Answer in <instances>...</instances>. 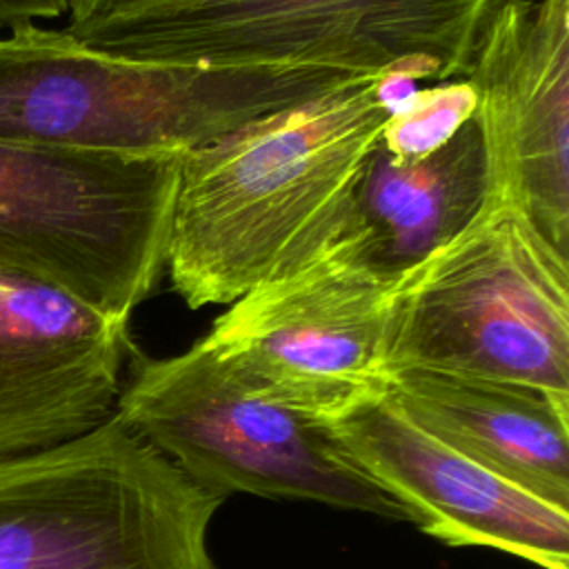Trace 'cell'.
I'll use <instances>...</instances> for the list:
<instances>
[{
  "instance_id": "14",
  "label": "cell",
  "mask_w": 569,
  "mask_h": 569,
  "mask_svg": "<svg viewBox=\"0 0 569 569\" xmlns=\"http://www.w3.org/2000/svg\"><path fill=\"white\" fill-rule=\"evenodd\" d=\"M476 111L467 80H445L416 89L382 124L380 144L398 160H413L445 144Z\"/></svg>"
},
{
  "instance_id": "2",
  "label": "cell",
  "mask_w": 569,
  "mask_h": 569,
  "mask_svg": "<svg viewBox=\"0 0 569 569\" xmlns=\"http://www.w3.org/2000/svg\"><path fill=\"white\" fill-rule=\"evenodd\" d=\"M356 76L367 73L129 60L24 22L0 40V142L187 153Z\"/></svg>"
},
{
  "instance_id": "1",
  "label": "cell",
  "mask_w": 569,
  "mask_h": 569,
  "mask_svg": "<svg viewBox=\"0 0 569 569\" xmlns=\"http://www.w3.org/2000/svg\"><path fill=\"white\" fill-rule=\"evenodd\" d=\"M416 82L405 71L356 76L187 151L167 249L180 298L191 309L231 305L320 249Z\"/></svg>"
},
{
  "instance_id": "16",
  "label": "cell",
  "mask_w": 569,
  "mask_h": 569,
  "mask_svg": "<svg viewBox=\"0 0 569 569\" xmlns=\"http://www.w3.org/2000/svg\"><path fill=\"white\" fill-rule=\"evenodd\" d=\"M67 11V0H0V27H16L38 18H58Z\"/></svg>"
},
{
  "instance_id": "15",
  "label": "cell",
  "mask_w": 569,
  "mask_h": 569,
  "mask_svg": "<svg viewBox=\"0 0 569 569\" xmlns=\"http://www.w3.org/2000/svg\"><path fill=\"white\" fill-rule=\"evenodd\" d=\"M169 0H67V11L71 13L67 31H78L100 20L142 9L149 4H160Z\"/></svg>"
},
{
  "instance_id": "7",
  "label": "cell",
  "mask_w": 569,
  "mask_h": 569,
  "mask_svg": "<svg viewBox=\"0 0 569 569\" xmlns=\"http://www.w3.org/2000/svg\"><path fill=\"white\" fill-rule=\"evenodd\" d=\"M182 156L0 142V269L129 322L167 267Z\"/></svg>"
},
{
  "instance_id": "11",
  "label": "cell",
  "mask_w": 569,
  "mask_h": 569,
  "mask_svg": "<svg viewBox=\"0 0 569 569\" xmlns=\"http://www.w3.org/2000/svg\"><path fill=\"white\" fill-rule=\"evenodd\" d=\"M351 458L425 533L453 547H493L540 569H569V511L469 460L371 393L329 418Z\"/></svg>"
},
{
  "instance_id": "5",
  "label": "cell",
  "mask_w": 569,
  "mask_h": 569,
  "mask_svg": "<svg viewBox=\"0 0 569 569\" xmlns=\"http://www.w3.org/2000/svg\"><path fill=\"white\" fill-rule=\"evenodd\" d=\"M493 0H169L78 31L82 44L151 62L307 64L462 78Z\"/></svg>"
},
{
  "instance_id": "4",
  "label": "cell",
  "mask_w": 569,
  "mask_h": 569,
  "mask_svg": "<svg viewBox=\"0 0 569 569\" xmlns=\"http://www.w3.org/2000/svg\"><path fill=\"white\" fill-rule=\"evenodd\" d=\"M220 505L113 413L0 462V569H216L207 533Z\"/></svg>"
},
{
  "instance_id": "3",
  "label": "cell",
  "mask_w": 569,
  "mask_h": 569,
  "mask_svg": "<svg viewBox=\"0 0 569 569\" xmlns=\"http://www.w3.org/2000/svg\"><path fill=\"white\" fill-rule=\"evenodd\" d=\"M431 369L569 398V258L509 202L402 273L385 376Z\"/></svg>"
},
{
  "instance_id": "8",
  "label": "cell",
  "mask_w": 569,
  "mask_h": 569,
  "mask_svg": "<svg viewBox=\"0 0 569 569\" xmlns=\"http://www.w3.org/2000/svg\"><path fill=\"white\" fill-rule=\"evenodd\" d=\"M400 278L369 267L338 229L233 300L202 342L260 393L331 418L382 389Z\"/></svg>"
},
{
  "instance_id": "6",
  "label": "cell",
  "mask_w": 569,
  "mask_h": 569,
  "mask_svg": "<svg viewBox=\"0 0 569 569\" xmlns=\"http://www.w3.org/2000/svg\"><path fill=\"white\" fill-rule=\"evenodd\" d=\"M131 353L116 413L200 489L222 500L244 491L411 522L342 447L329 418L260 393L202 340L160 360Z\"/></svg>"
},
{
  "instance_id": "9",
  "label": "cell",
  "mask_w": 569,
  "mask_h": 569,
  "mask_svg": "<svg viewBox=\"0 0 569 569\" xmlns=\"http://www.w3.org/2000/svg\"><path fill=\"white\" fill-rule=\"evenodd\" d=\"M465 80L476 93L485 198L516 204L569 258V0H493Z\"/></svg>"
},
{
  "instance_id": "10",
  "label": "cell",
  "mask_w": 569,
  "mask_h": 569,
  "mask_svg": "<svg viewBox=\"0 0 569 569\" xmlns=\"http://www.w3.org/2000/svg\"><path fill=\"white\" fill-rule=\"evenodd\" d=\"M129 322L0 269V462L56 449L118 405Z\"/></svg>"
},
{
  "instance_id": "12",
  "label": "cell",
  "mask_w": 569,
  "mask_h": 569,
  "mask_svg": "<svg viewBox=\"0 0 569 569\" xmlns=\"http://www.w3.org/2000/svg\"><path fill=\"white\" fill-rule=\"evenodd\" d=\"M380 396L425 433L569 511V398L431 369L389 371Z\"/></svg>"
},
{
  "instance_id": "13",
  "label": "cell",
  "mask_w": 569,
  "mask_h": 569,
  "mask_svg": "<svg viewBox=\"0 0 569 569\" xmlns=\"http://www.w3.org/2000/svg\"><path fill=\"white\" fill-rule=\"evenodd\" d=\"M485 191L487 164L476 118L413 160H398L376 142L340 233L369 267L402 276L473 220Z\"/></svg>"
}]
</instances>
